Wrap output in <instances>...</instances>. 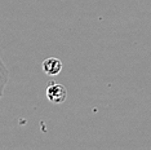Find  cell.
Segmentation results:
<instances>
[{"label":"cell","mask_w":151,"mask_h":150,"mask_svg":"<svg viewBox=\"0 0 151 150\" xmlns=\"http://www.w3.org/2000/svg\"><path fill=\"white\" fill-rule=\"evenodd\" d=\"M1 71H3V83H1V88H4L5 80H6V69H5V65H4V63H1Z\"/></svg>","instance_id":"obj_3"},{"label":"cell","mask_w":151,"mask_h":150,"mask_svg":"<svg viewBox=\"0 0 151 150\" xmlns=\"http://www.w3.org/2000/svg\"><path fill=\"white\" fill-rule=\"evenodd\" d=\"M42 69L48 76H56L62 70V61L57 57H48L42 62Z\"/></svg>","instance_id":"obj_2"},{"label":"cell","mask_w":151,"mask_h":150,"mask_svg":"<svg viewBox=\"0 0 151 150\" xmlns=\"http://www.w3.org/2000/svg\"><path fill=\"white\" fill-rule=\"evenodd\" d=\"M47 98L52 104H62L67 98V89L66 87L58 83H50L47 88Z\"/></svg>","instance_id":"obj_1"}]
</instances>
